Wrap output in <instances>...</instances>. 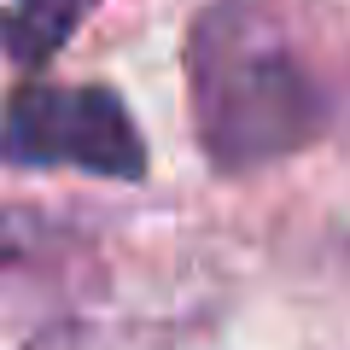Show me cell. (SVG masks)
Masks as SVG:
<instances>
[{
  "instance_id": "obj_1",
  "label": "cell",
  "mask_w": 350,
  "mask_h": 350,
  "mask_svg": "<svg viewBox=\"0 0 350 350\" xmlns=\"http://www.w3.org/2000/svg\"><path fill=\"white\" fill-rule=\"evenodd\" d=\"M187 100L199 146L222 175L280 163L333 129V94L275 0H211L193 18Z\"/></svg>"
},
{
  "instance_id": "obj_2",
  "label": "cell",
  "mask_w": 350,
  "mask_h": 350,
  "mask_svg": "<svg viewBox=\"0 0 350 350\" xmlns=\"http://www.w3.org/2000/svg\"><path fill=\"white\" fill-rule=\"evenodd\" d=\"M0 163L140 181L146 175V140H140L129 105L111 88L18 82L6 94V105H0Z\"/></svg>"
},
{
  "instance_id": "obj_3",
  "label": "cell",
  "mask_w": 350,
  "mask_h": 350,
  "mask_svg": "<svg viewBox=\"0 0 350 350\" xmlns=\"http://www.w3.org/2000/svg\"><path fill=\"white\" fill-rule=\"evenodd\" d=\"M94 6L100 0H6V12H0V53L18 70H41L94 18Z\"/></svg>"
},
{
  "instance_id": "obj_4",
  "label": "cell",
  "mask_w": 350,
  "mask_h": 350,
  "mask_svg": "<svg viewBox=\"0 0 350 350\" xmlns=\"http://www.w3.org/2000/svg\"><path fill=\"white\" fill-rule=\"evenodd\" d=\"M47 239V216L24 211V204H0V269H18L29 262Z\"/></svg>"
}]
</instances>
